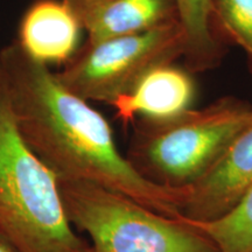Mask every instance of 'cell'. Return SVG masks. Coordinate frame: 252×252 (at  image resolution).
Segmentation results:
<instances>
[{"label": "cell", "mask_w": 252, "mask_h": 252, "mask_svg": "<svg viewBox=\"0 0 252 252\" xmlns=\"http://www.w3.org/2000/svg\"><path fill=\"white\" fill-rule=\"evenodd\" d=\"M62 1L68 6L81 25H83L88 17L112 0H62Z\"/></svg>", "instance_id": "4fadbf2b"}, {"label": "cell", "mask_w": 252, "mask_h": 252, "mask_svg": "<svg viewBox=\"0 0 252 252\" xmlns=\"http://www.w3.org/2000/svg\"><path fill=\"white\" fill-rule=\"evenodd\" d=\"M185 39V56L193 71L215 65L220 47L212 30L213 0H174Z\"/></svg>", "instance_id": "30bf717a"}, {"label": "cell", "mask_w": 252, "mask_h": 252, "mask_svg": "<svg viewBox=\"0 0 252 252\" xmlns=\"http://www.w3.org/2000/svg\"><path fill=\"white\" fill-rule=\"evenodd\" d=\"M81 30L62 0H36L21 19L17 42L34 61L64 64L80 48Z\"/></svg>", "instance_id": "ba28073f"}, {"label": "cell", "mask_w": 252, "mask_h": 252, "mask_svg": "<svg viewBox=\"0 0 252 252\" xmlns=\"http://www.w3.org/2000/svg\"><path fill=\"white\" fill-rule=\"evenodd\" d=\"M174 0H112L87 18V43L153 30L176 20Z\"/></svg>", "instance_id": "9c48e42d"}, {"label": "cell", "mask_w": 252, "mask_h": 252, "mask_svg": "<svg viewBox=\"0 0 252 252\" xmlns=\"http://www.w3.org/2000/svg\"><path fill=\"white\" fill-rule=\"evenodd\" d=\"M0 252H23L0 228Z\"/></svg>", "instance_id": "5bb4252c"}, {"label": "cell", "mask_w": 252, "mask_h": 252, "mask_svg": "<svg viewBox=\"0 0 252 252\" xmlns=\"http://www.w3.org/2000/svg\"><path fill=\"white\" fill-rule=\"evenodd\" d=\"M252 185V119L202 176L187 186L182 215L212 220L228 213Z\"/></svg>", "instance_id": "8992f818"}, {"label": "cell", "mask_w": 252, "mask_h": 252, "mask_svg": "<svg viewBox=\"0 0 252 252\" xmlns=\"http://www.w3.org/2000/svg\"><path fill=\"white\" fill-rule=\"evenodd\" d=\"M0 69L25 140L59 182L98 186L162 215H182L188 187H167L141 174L118 150L104 116L63 86L48 65L14 41L0 52Z\"/></svg>", "instance_id": "6da1fadb"}, {"label": "cell", "mask_w": 252, "mask_h": 252, "mask_svg": "<svg viewBox=\"0 0 252 252\" xmlns=\"http://www.w3.org/2000/svg\"><path fill=\"white\" fill-rule=\"evenodd\" d=\"M213 12L252 64V0H213Z\"/></svg>", "instance_id": "7c38bea8"}, {"label": "cell", "mask_w": 252, "mask_h": 252, "mask_svg": "<svg viewBox=\"0 0 252 252\" xmlns=\"http://www.w3.org/2000/svg\"><path fill=\"white\" fill-rule=\"evenodd\" d=\"M74 252H93V249L88 247V245H83L81 249H78V250L74 251Z\"/></svg>", "instance_id": "9a60e30c"}, {"label": "cell", "mask_w": 252, "mask_h": 252, "mask_svg": "<svg viewBox=\"0 0 252 252\" xmlns=\"http://www.w3.org/2000/svg\"><path fill=\"white\" fill-rule=\"evenodd\" d=\"M251 119L252 105L235 97L167 121L140 119L127 159L157 184L187 187L215 163Z\"/></svg>", "instance_id": "3957f363"}, {"label": "cell", "mask_w": 252, "mask_h": 252, "mask_svg": "<svg viewBox=\"0 0 252 252\" xmlns=\"http://www.w3.org/2000/svg\"><path fill=\"white\" fill-rule=\"evenodd\" d=\"M196 86L191 74L174 63L159 65L111 104L123 123L137 117L161 122L193 109Z\"/></svg>", "instance_id": "52a82bcc"}, {"label": "cell", "mask_w": 252, "mask_h": 252, "mask_svg": "<svg viewBox=\"0 0 252 252\" xmlns=\"http://www.w3.org/2000/svg\"><path fill=\"white\" fill-rule=\"evenodd\" d=\"M180 217L206 235L219 252H252V185L238 202L219 219L194 220Z\"/></svg>", "instance_id": "8fae6325"}, {"label": "cell", "mask_w": 252, "mask_h": 252, "mask_svg": "<svg viewBox=\"0 0 252 252\" xmlns=\"http://www.w3.org/2000/svg\"><path fill=\"white\" fill-rule=\"evenodd\" d=\"M185 56L178 19L143 33L84 43L59 71V81L88 102L111 104L159 65Z\"/></svg>", "instance_id": "5b68a950"}, {"label": "cell", "mask_w": 252, "mask_h": 252, "mask_svg": "<svg viewBox=\"0 0 252 252\" xmlns=\"http://www.w3.org/2000/svg\"><path fill=\"white\" fill-rule=\"evenodd\" d=\"M59 188L69 222L89 236L93 252H219L180 216L84 182H59Z\"/></svg>", "instance_id": "277c9868"}, {"label": "cell", "mask_w": 252, "mask_h": 252, "mask_svg": "<svg viewBox=\"0 0 252 252\" xmlns=\"http://www.w3.org/2000/svg\"><path fill=\"white\" fill-rule=\"evenodd\" d=\"M0 228L23 252L86 245L63 208L59 181L25 140L0 69Z\"/></svg>", "instance_id": "7a4b0ae2"}]
</instances>
